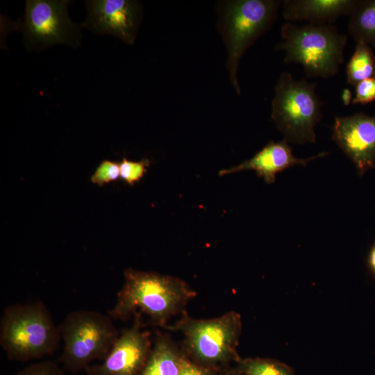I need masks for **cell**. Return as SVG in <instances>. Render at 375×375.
Here are the masks:
<instances>
[{"label":"cell","mask_w":375,"mask_h":375,"mask_svg":"<svg viewBox=\"0 0 375 375\" xmlns=\"http://www.w3.org/2000/svg\"><path fill=\"white\" fill-rule=\"evenodd\" d=\"M61 340L59 327L40 301L7 306L0 320V345L12 360L40 359L53 353Z\"/></svg>","instance_id":"cell-5"},{"label":"cell","mask_w":375,"mask_h":375,"mask_svg":"<svg viewBox=\"0 0 375 375\" xmlns=\"http://www.w3.org/2000/svg\"><path fill=\"white\" fill-rule=\"evenodd\" d=\"M165 328L181 331L183 335V351L204 367L219 373L241 359L238 345L242 319L236 311L211 319H195L185 310L176 322Z\"/></svg>","instance_id":"cell-2"},{"label":"cell","mask_w":375,"mask_h":375,"mask_svg":"<svg viewBox=\"0 0 375 375\" xmlns=\"http://www.w3.org/2000/svg\"><path fill=\"white\" fill-rule=\"evenodd\" d=\"M317 84L296 80L283 72L274 87L271 117L288 143L303 144L316 142L315 128L322 118Z\"/></svg>","instance_id":"cell-6"},{"label":"cell","mask_w":375,"mask_h":375,"mask_svg":"<svg viewBox=\"0 0 375 375\" xmlns=\"http://www.w3.org/2000/svg\"><path fill=\"white\" fill-rule=\"evenodd\" d=\"M326 154V152H322L310 158H298L293 155L291 147L285 140L278 142L270 141L250 159L237 166L220 170L219 176L253 170L258 177L271 184L275 182L276 175L278 172L296 165L305 166L308 162Z\"/></svg>","instance_id":"cell-12"},{"label":"cell","mask_w":375,"mask_h":375,"mask_svg":"<svg viewBox=\"0 0 375 375\" xmlns=\"http://www.w3.org/2000/svg\"><path fill=\"white\" fill-rule=\"evenodd\" d=\"M145 325L134 319L131 326L123 330L110 352L101 363L89 365L88 375H140L152 348L151 335Z\"/></svg>","instance_id":"cell-8"},{"label":"cell","mask_w":375,"mask_h":375,"mask_svg":"<svg viewBox=\"0 0 375 375\" xmlns=\"http://www.w3.org/2000/svg\"><path fill=\"white\" fill-rule=\"evenodd\" d=\"M218 374L215 371L193 362L186 356L178 375H217Z\"/></svg>","instance_id":"cell-22"},{"label":"cell","mask_w":375,"mask_h":375,"mask_svg":"<svg viewBox=\"0 0 375 375\" xmlns=\"http://www.w3.org/2000/svg\"><path fill=\"white\" fill-rule=\"evenodd\" d=\"M149 165L150 162L148 159L135 162L128 160L124 157L119 162V178L128 185H133L144 177Z\"/></svg>","instance_id":"cell-18"},{"label":"cell","mask_w":375,"mask_h":375,"mask_svg":"<svg viewBox=\"0 0 375 375\" xmlns=\"http://www.w3.org/2000/svg\"><path fill=\"white\" fill-rule=\"evenodd\" d=\"M119 174V162L104 160L99 164L90 179L92 183L101 187L118 179Z\"/></svg>","instance_id":"cell-19"},{"label":"cell","mask_w":375,"mask_h":375,"mask_svg":"<svg viewBox=\"0 0 375 375\" xmlns=\"http://www.w3.org/2000/svg\"><path fill=\"white\" fill-rule=\"evenodd\" d=\"M217 375H236L233 366L228 369L220 372Z\"/></svg>","instance_id":"cell-25"},{"label":"cell","mask_w":375,"mask_h":375,"mask_svg":"<svg viewBox=\"0 0 375 375\" xmlns=\"http://www.w3.org/2000/svg\"><path fill=\"white\" fill-rule=\"evenodd\" d=\"M233 368L236 375H294L289 365L267 358H241Z\"/></svg>","instance_id":"cell-17"},{"label":"cell","mask_w":375,"mask_h":375,"mask_svg":"<svg viewBox=\"0 0 375 375\" xmlns=\"http://www.w3.org/2000/svg\"><path fill=\"white\" fill-rule=\"evenodd\" d=\"M360 0H283L282 12L288 22L331 24L343 16H349Z\"/></svg>","instance_id":"cell-13"},{"label":"cell","mask_w":375,"mask_h":375,"mask_svg":"<svg viewBox=\"0 0 375 375\" xmlns=\"http://www.w3.org/2000/svg\"><path fill=\"white\" fill-rule=\"evenodd\" d=\"M116 301L107 314L114 320L133 317L144 325L165 328L173 317L182 314L197 292L184 280L154 272L128 268Z\"/></svg>","instance_id":"cell-1"},{"label":"cell","mask_w":375,"mask_h":375,"mask_svg":"<svg viewBox=\"0 0 375 375\" xmlns=\"http://www.w3.org/2000/svg\"><path fill=\"white\" fill-rule=\"evenodd\" d=\"M367 264L372 274L375 277V243L372 245L369 250Z\"/></svg>","instance_id":"cell-23"},{"label":"cell","mask_w":375,"mask_h":375,"mask_svg":"<svg viewBox=\"0 0 375 375\" xmlns=\"http://www.w3.org/2000/svg\"><path fill=\"white\" fill-rule=\"evenodd\" d=\"M277 49L285 53L284 62L302 66L308 78H328L344 62L347 37L331 24L286 22L281 28Z\"/></svg>","instance_id":"cell-3"},{"label":"cell","mask_w":375,"mask_h":375,"mask_svg":"<svg viewBox=\"0 0 375 375\" xmlns=\"http://www.w3.org/2000/svg\"><path fill=\"white\" fill-rule=\"evenodd\" d=\"M346 74L347 83L353 87L365 79L375 76V55L370 46L362 42H356Z\"/></svg>","instance_id":"cell-16"},{"label":"cell","mask_w":375,"mask_h":375,"mask_svg":"<svg viewBox=\"0 0 375 375\" xmlns=\"http://www.w3.org/2000/svg\"><path fill=\"white\" fill-rule=\"evenodd\" d=\"M348 31L356 42L375 49V0H360L349 15Z\"/></svg>","instance_id":"cell-15"},{"label":"cell","mask_w":375,"mask_h":375,"mask_svg":"<svg viewBox=\"0 0 375 375\" xmlns=\"http://www.w3.org/2000/svg\"><path fill=\"white\" fill-rule=\"evenodd\" d=\"M67 1H26L25 31L32 42L48 45L69 41L74 26L67 17Z\"/></svg>","instance_id":"cell-11"},{"label":"cell","mask_w":375,"mask_h":375,"mask_svg":"<svg viewBox=\"0 0 375 375\" xmlns=\"http://www.w3.org/2000/svg\"><path fill=\"white\" fill-rule=\"evenodd\" d=\"M332 140L353 162L360 176L375 167V115L335 117Z\"/></svg>","instance_id":"cell-9"},{"label":"cell","mask_w":375,"mask_h":375,"mask_svg":"<svg viewBox=\"0 0 375 375\" xmlns=\"http://www.w3.org/2000/svg\"><path fill=\"white\" fill-rule=\"evenodd\" d=\"M59 331L62 341L60 360L72 373L85 370L95 360H103L119 335L108 314L90 310L69 312Z\"/></svg>","instance_id":"cell-7"},{"label":"cell","mask_w":375,"mask_h":375,"mask_svg":"<svg viewBox=\"0 0 375 375\" xmlns=\"http://www.w3.org/2000/svg\"><path fill=\"white\" fill-rule=\"evenodd\" d=\"M342 99L343 103L346 106L350 104L352 102L351 92L349 89H344L342 94Z\"/></svg>","instance_id":"cell-24"},{"label":"cell","mask_w":375,"mask_h":375,"mask_svg":"<svg viewBox=\"0 0 375 375\" xmlns=\"http://www.w3.org/2000/svg\"><path fill=\"white\" fill-rule=\"evenodd\" d=\"M281 0L222 1L217 6V27L226 47L229 80L238 94L240 61L246 51L274 24Z\"/></svg>","instance_id":"cell-4"},{"label":"cell","mask_w":375,"mask_h":375,"mask_svg":"<svg viewBox=\"0 0 375 375\" xmlns=\"http://www.w3.org/2000/svg\"><path fill=\"white\" fill-rule=\"evenodd\" d=\"M353 104H367L375 101V76L359 82L356 86Z\"/></svg>","instance_id":"cell-21"},{"label":"cell","mask_w":375,"mask_h":375,"mask_svg":"<svg viewBox=\"0 0 375 375\" xmlns=\"http://www.w3.org/2000/svg\"><path fill=\"white\" fill-rule=\"evenodd\" d=\"M15 375H66L58 364L51 360L32 363L20 369Z\"/></svg>","instance_id":"cell-20"},{"label":"cell","mask_w":375,"mask_h":375,"mask_svg":"<svg viewBox=\"0 0 375 375\" xmlns=\"http://www.w3.org/2000/svg\"><path fill=\"white\" fill-rule=\"evenodd\" d=\"M88 17L85 25L101 33L118 37L133 44L142 17L140 4L130 0L88 1Z\"/></svg>","instance_id":"cell-10"},{"label":"cell","mask_w":375,"mask_h":375,"mask_svg":"<svg viewBox=\"0 0 375 375\" xmlns=\"http://www.w3.org/2000/svg\"><path fill=\"white\" fill-rule=\"evenodd\" d=\"M186 355L168 338L158 336L140 375H178Z\"/></svg>","instance_id":"cell-14"}]
</instances>
